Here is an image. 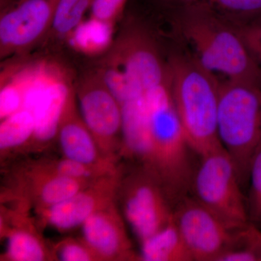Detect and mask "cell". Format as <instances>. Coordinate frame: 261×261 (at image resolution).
<instances>
[{
	"mask_svg": "<svg viewBox=\"0 0 261 261\" xmlns=\"http://www.w3.org/2000/svg\"><path fill=\"white\" fill-rule=\"evenodd\" d=\"M121 108V160L152 175L176 205L190 192L195 168L175 106L171 75Z\"/></svg>",
	"mask_w": 261,
	"mask_h": 261,
	"instance_id": "obj_1",
	"label": "cell"
},
{
	"mask_svg": "<svg viewBox=\"0 0 261 261\" xmlns=\"http://www.w3.org/2000/svg\"><path fill=\"white\" fill-rule=\"evenodd\" d=\"M206 70L225 80L261 85V68L227 18L202 3L161 8Z\"/></svg>",
	"mask_w": 261,
	"mask_h": 261,
	"instance_id": "obj_2",
	"label": "cell"
},
{
	"mask_svg": "<svg viewBox=\"0 0 261 261\" xmlns=\"http://www.w3.org/2000/svg\"><path fill=\"white\" fill-rule=\"evenodd\" d=\"M175 106L187 142L199 156L222 147L218 133L220 79L189 49L168 53Z\"/></svg>",
	"mask_w": 261,
	"mask_h": 261,
	"instance_id": "obj_3",
	"label": "cell"
},
{
	"mask_svg": "<svg viewBox=\"0 0 261 261\" xmlns=\"http://www.w3.org/2000/svg\"><path fill=\"white\" fill-rule=\"evenodd\" d=\"M218 133L243 186L261 149V85L220 79Z\"/></svg>",
	"mask_w": 261,
	"mask_h": 261,
	"instance_id": "obj_4",
	"label": "cell"
},
{
	"mask_svg": "<svg viewBox=\"0 0 261 261\" xmlns=\"http://www.w3.org/2000/svg\"><path fill=\"white\" fill-rule=\"evenodd\" d=\"M200 158L190 187L194 198L231 227L250 224L247 199L232 159L223 147Z\"/></svg>",
	"mask_w": 261,
	"mask_h": 261,
	"instance_id": "obj_5",
	"label": "cell"
},
{
	"mask_svg": "<svg viewBox=\"0 0 261 261\" xmlns=\"http://www.w3.org/2000/svg\"><path fill=\"white\" fill-rule=\"evenodd\" d=\"M116 202L127 225L143 241L173 221L174 205L162 185L139 166H124Z\"/></svg>",
	"mask_w": 261,
	"mask_h": 261,
	"instance_id": "obj_6",
	"label": "cell"
},
{
	"mask_svg": "<svg viewBox=\"0 0 261 261\" xmlns=\"http://www.w3.org/2000/svg\"><path fill=\"white\" fill-rule=\"evenodd\" d=\"M73 89L63 67L49 61H37L22 108L32 113L35 122L31 150H44L57 140L60 122Z\"/></svg>",
	"mask_w": 261,
	"mask_h": 261,
	"instance_id": "obj_7",
	"label": "cell"
},
{
	"mask_svg": "<svg viewBox=\"0 0 261 261\" xmlns=\"http://www.w3.org/2000/svg\"><path fill=\"white\" fill-rule=\"evenodd\" d=\"M75 92L82 118L101 152L110 161L121 163L122 108L98 70L84 75Z\"/></svg>",
	"mask_w": 261,
	"mask_h": 261,
	"instance_id": "obj_8",
	"label": "cell"
},
{
	"mask_svg": "<svg viewBox=\"0 0 261 261\" xmlns=\"http://www.w3.org/2000/svg\"><path fill=\"white\" fill-rule=\"evenodd\" d=\"M173 220L193 260L219 261L234 246L242 229L228 226L188 196L175 206Z\"/></svg>",
	"mask_w": 261,
	"mask_h": 261,
	"instance_id": "obj_9",
	"label": "cell"
},
{
	"mask_svg": "<svg viewBox=\"0 0 261 261\" xmlns=\"http://www.w3.org/2000/svg\"><path fill=\"white\" fill-rule=\"evenodd\" d=\"M59 0H21L0 18L1 58L21 55L47 37Z\"/></svg>",
	"mask_w": 261,
	"mask_h": 261,
	"instance_id": "obj_10",
	"label": "cell"
},
{
	"mask_svg": "<svg viewBox=\"0 0 261 261\" xmlns=\"http://www.w3.org/2000/svg\"><path fill=\"white\" fill-rule=\"evenodd\" d=\"M124 166L94 180L68 200L36 211L41 224L64 232L80 227L94 213L116 201Z\"/></svg>",
	"mask_w": 261,
	"mask_h": 261,
	"instance_id": "obj_11",
	"label": "cell"
},
{
	"mask_svg": "<svg viewBox=\"0 0 261 261\" xmlns=\"http://www.w3.org/2000/svg\"><path fill=\"white\" fill-rule=\"evenodd\" d=\"M91 182L57 174L39 161H30L14 171L13 187L6 195L2 196L3 198L23 201L38 211L68 200Z\"/></svg>",
	"mask_w": 261,
	"mask_h": 261,
	"instance_id": "obj_12",
	"label": "cell"
},
{
	"mask_svg": "<svg viewBox=\"0 0 261 261\" xmlns=\"http://www.w3.org/2000/svg\"><path fill=\"white\" fill-rule=\"evenodd\" d=\"M116 202L94 213L83 225L82 238L102 261L140 260Z\"/></svg>",
	"mask_w": 261,
	"mask_h": 261,
	"instance_id": "obj_13",
	"label": "cell"
},
{
	"mask_svg": "<svg viewBox=\"0 0 261 261\" xmlns=\"http://www.w3.org/2000/svg\"><path fill=\"white\" fill-rule=\"evenodd\" d=\"M14 208L2 207L1 237L5 248L1 260H55L53 247H49L27 214L28 206L15 203Z\"/></svg>",
	"mask_w": 261,
	"mask_h": 261,
	"instance_id": "obj_14",
	"label": "cell"
},
{
	"mask_svg": "<svg viewBox=\"0 0 261 261\" xmlns=\"http://www.w3.org/2000/svg\"><path fill=\"white\" fill-rule=\"evenodd\" d=\"M57 141L62 156L66 159L99 167H116L121 164L110 161L101 152L81 115L75 88L63 111Z\"/></svg>",
	"mask_w": 261,
	"mask_h": 261,
	"instance_id": "obj_15",
	"label": "cell"
},
{
	"mask_svg": "<svg viewBox=\"0 0 261 261\" xmlns=\"http://www.w3.org/2000/svg\"><path fill=\"white\" fill-rule=\"evenodd\" d=\"M140 244V260H193L190 250L175 224L174 220Z\"/></svg>",
	"mask_w": 261,
	"mask_h": 261,
	"instance_id": "obj_16",
	"label": "cell"
},
{
	"mask_svg": "<svg viewBox=\"0 0 261 261\" xmlns=\"http://www.w3.org/2000/svg\"><path fill=\"white\" fill-rule=\"evenodd\" d=\"M35 129L32 113L23 109L1 120L0 151L6 155L21 149L29 148Z\"/></svg>",
	"mask_w": 261,
	"mask_h": 261,
	"instance_id": "obj_17",
	"label": "cell"
},
{
	"mask_svg": "<svg viewBox=\"0 0 261 261\" xmlns=\"http://www.w3.org/2000/svg\"><path fill=\"white\" fill-rule=\"evenodd\" d=\"M152 2L161 8L187 3H202L225 18L244 23L261 19V0H152Z\"/></svg>",
	"mask_w": 261,
	"mask_h": 261,
	"instance_id": "obj_18",
	"label": "cell"
},
{
	"mask_svg": "<svg viewBox=\"0 0 261 261\" xmlns=\"http://www.w3.org/2000/svg\"><path fill=\"white\" fill-rule=\"evenodd\" d=\"M92 0H59L48 36L57 39H70L75 29L83 22L86 12Z\"/></svg>",
	"mask_w": 261,
	"mask_h": 261,
	"instance_id": "obj_19",
	"label": "cell"
},
{
	"mask_svg": "<svg viewBox=\"0 0 261 261\" xmlns=\"http://www.w3.org/2000/svg\"><path fill=\"white\" fill-rule=\"evenodd\" d=\"M113 29V27L90 18L84 25L81 23L70 39L80 50L94 54L111 48Z\"/></svg>",
	"mask_w": 261,
	"mask_h": 261,
	"instance_id": "obj_20",
	"label": "cell"
},
{
	"mask_svg": "<svg viewBox=\"0 0 261 261\" xmlns=\"http://www.w3.org/2000/svg\"><path fill=\"white\" fill-rule=\"evenodd\" d=\"M39 163L51 172L75 179L92 181L103 176L113 172L121 164L116 167H99L92 166L63 157L61 159H43L38 160Z\"/></svg>",
	"mask_w": 261,
	"mask_h": 261,
	"instance_id": "obj_21",
	"label": "cell"
},
{
	"mask_svg": "<svg viewBox=\"0 0 261 261\" xmlns=\"http://www.w3.org/2000/svg\"><path fill=\"white\" fill-rule=\"evenodd\" d=\"M219 261H261V231L256 225L250 223L242 228L234 246Z\"/></svg>",
	"mask_w": 261,
	"mask_h": 261,
	"instance_id": "obj_22",
	"label": "cell"
},
{
	"mask_svg": "<svg viewBox=\"0 0 261 261\" xmlns=\"http://www.w3.org/2000/svg\"><path fill=\"white\" fill-rule=\"evenodd\" d=\"M250 187L247 199L250 223L261 224V149L252 160L249 172Z\"/></svg>",
	"mask_w": 261,
	"mask_h": 261,
	"instance_id": "obj_23",
	"label": "cell"
},
{
	"mask_svg": "<svg viewBox=\"0 0 261 261\" xmlns=\"http://www.w3.org/2000/svg\"><path fill=\"white\" fill-rule=\"evenodd\" d=\"M56 260L100 261L88 244L81 239L65 238L53 246Z\"/></svg>",
	"mask_w": 261,
	"mask_h": 261,
	"instance_id": "obj_24",
	"label": "cell"
},
{
	"mask_svg": "<svg viewBox=\"0 0 261 261\" xmlns=\"http://www.w3.org/2000/svg\"><path fill=\"white\" fill-rule=\"evenodd\" d=\"M128 0H92L90 18L109 27H115L124 13Z\"/></svg>",
	"mask_w": 261,
	"mask_h": 261,
	"instance_id": "obj_25",
	"label": "cell"
},
{
	"mask_svg": "<svg viewBox=\"0 0 261 261\" xmlns=\"http://www.w3.org/2000/svg\"><path fill=\"white\" fill-rule=\"evenodd\" d=\"M228 20L243 39L247 49L261 68V19L247 23Z\"/></svg>",
	"mask_w": 261,
	"mask_h": 261,
	"instance_id": "obj_26",
	"label": "cell"
},
{
	"mask_svg": "<svg viewBox=\"0 0 261 261\" xmlns=\"http://www.w3.org/2000/svg\"><path fill=\"white\" fill-rule=\"evenodd\" d=\"M20 1H21V0H11V1H10V5L7 7L11 6V5L16 4L17 3H18V2ZM8 2H9V0H5V3H6V4H8Z\"/></svg>",
	"mask_w": 261,
	"mask_h": 261,
	"instance_id": "obj_27",
	"label": "cell"
}]
</instances>
